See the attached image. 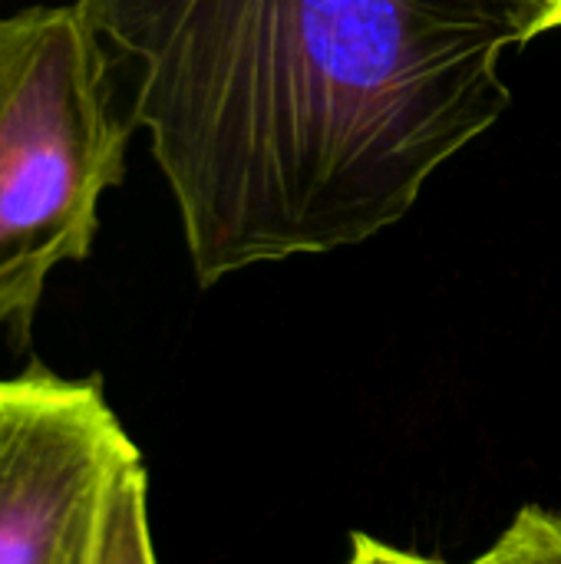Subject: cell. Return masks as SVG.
Listing matches in <instances>:
<instances>
[{"instance_id": "obj_1", "label": "cell", "mask_w": 561, "mask_h": 564, "mask_svg": "<svg viewBox=\"0 0 561 564\" xmlns=\"http://www.w3.org/2000/svg\"><path fill=\"white\" fill-rule=\"evenodd\" d=\"M129 69V116L202 288L357 248L509 109L539 0H76Z\"/></svg>"}, {"instance_id": "obj_2", "label": "cell", "mask_w": 561, "mask_h": 564, "mask_svg": "<svg viewBox=\"0 0 561 564\" xmlns=\"http://www.w3.org/2000/svg\"><path fill=\"white\" fill-rule=\"evenodd\" d=\"M79 7L0 17V330L26 340L46 278L83 261L122 182L132 116Z\"/></svg>"}, {"instance_id": "obj_3", "label": "cell", "mask_w": 561, "mask_h": 564, "mask_svg": "<svg viewBox=\"0 0 561 564\" xmlns=\"http://www.w3.org/2000/svg\"><path fill=\"white\" fill-rule=\"evenodd\" d=\"M149 476L99 377H0V564H152Z\"/></svg>"}, {"instance_id": "obj_4", "label": "cell", "mask_w": 561, "mask_h": 564, "mask_svg": "<svg viewBox=\"0 0 561 564\" xmlns=\"http://www.w3.org/2000/svg\"><path fill=\"white\" fill-rule=\"evenodd\" d=\"M561 562V516L526 509L483 562Z\"/></svg>"}, {"instance_id": "obj_5", "label": "cell", "mask_w": 561, "mask_h": 564, "mask_svg": "<svg viewBox=\"0 0 561 564\" xmlns=\"http://www.w3.org/2000/svg\"><path fill=\"white\" fill-rule=\"evenodd\" d=\"M561 26V0H539V36Z\"/></svg>"}]
</instances>
